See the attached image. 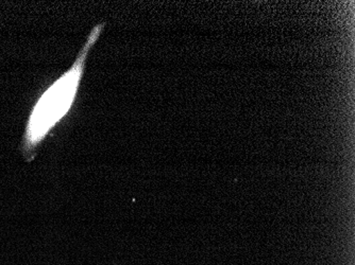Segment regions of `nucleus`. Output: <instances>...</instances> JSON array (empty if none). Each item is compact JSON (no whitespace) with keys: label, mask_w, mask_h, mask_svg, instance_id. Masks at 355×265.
Returning <instances> with one entry per match:
<instances>
[{"label":"nucleus","mask_w":355,"mask_h":265,"mask_svg":"<svg viewBox=\"0 0 355 265\" xmlns=\"http://www.w3.org/2000/svg\"><path fill=\"white\" fill-rule=\"evenodd\" d=\"M105 28V23H101L91 30L73 65L46 89L32 107L21 140V153L26 161L35 159L39 147L48 135L73 109L85 73L89 53Z\"/></svg>","instance_id":"nucleus-1"}]
</instances>
